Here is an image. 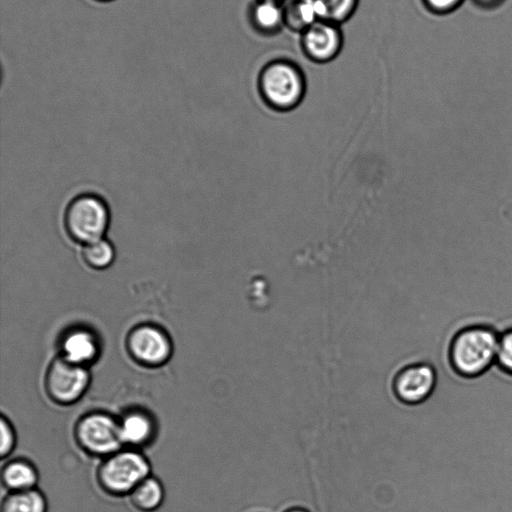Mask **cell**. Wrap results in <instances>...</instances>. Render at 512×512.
<instances>
[{"instance_id": "cell-20", "label": "cell", "mask_w": 512, "mask_h": 512, "mask_svg": "<svg viewBox=\"0 0 512 512\" xmlns=\"http://www.w3.org/2000/svg\"><path fill=\"white\" fill-rule=\"evenodd\" d=\"M1 457L5 458L14 449L16 443V435L11 423L2 416L1 418Z\"/></svg>"}, {"instance_id": "cell-18", "label": "cell", "mask_w": 512, "mask_h": 512, "mask_svg": "<svg viewBox=\"0 0 512 512\" xmlns=\"http://www.w3.org/2000/svg\"><path fill=\"white\" fill-rule=\"evenodd\" d=\"M324 20L341 25L355 13L359 0H319Z\"/></svg>"}, {"instance_id": "cell-19", "label": "cell", "mask_w": 512, "mask_h": 512, "mask_svg": "<svg viewBox=\"0 0 512 512\" xmlns=\"http://www.w3.org/2000/svg\"><path fill=\"white\" fill-rule=\"evenodd\" d=\"M496 364L505 372L512 374V329L499 336Z\"/></svg>"}, {"instance_id": "cell-10", "label": "cell", "mask_w": 512, "mask_h": 512, "mask_svg": "<svg viewBox=\"0 0 512 512\" xmlns=\"http://www.w3.org/2000/svg\"><path fill=\"white\" fill-rule=\"evenodd\" d=\"M61 357L87 367L99 355V341L96 335L86 328H73L61 340Z\"/></svg>"}, {"instance_id": "cell-1", "label": "cell", "mask_w": 512, "mask_h": 512, "mask_svg": "<svg viewBox=\"0 0 512 512\" xmlns=\"http://www.w3.org/2000/svg\"><path fill=\"white\" fill-rule=\"evenodd\" d=\"M257 86L263 102L277 112L295 109L306 94V78L302 69L285 58L267 62L258 74Z\"/></svg>"}, {"instance_id": "cell-23", "label": "cell", "mask_w": 512, "mask_h": 512, "mask_svg": "<svg viewBox=\"0 0 512 512\" xmlns=\"http://www.w3.org/2000/svg\"><path fill=\"white\" fill-rule=\"evenodd\" d=\"M285 512H308V511L304 508L294 507V508L287 509Z\"/></svg>"}, {"instance_id": "cell-16", "label": "cell", "mask_w": 512, "mask_h": 512, "mask_svg": "<svg viewBox=\"0 0 512 512\" xmlns=\"http://www.w3.org/2000/svg\"><path fill=\"white\" fill-rule=\"evenodd\" d=\"M133 505L144 512L156 510L163 502L164 489L159 480L148 476L130 493Z\"/></svg>"}, {"instance_id": "cell-15", "label": "cell", "mask_w": 512, "mask_h": 512, "mask_svg": "<svg viewBox=\"0 0 512 512\" xmlns=\"http://www.w3.org/2000/svg\"><path fill=\"white\" fill-rule=\"evenodd\" d=\"M44 495L35 488L9 492L2 502L1 512H46Z\"/></svg>"}, {"instance_id": "cell-2", "label": "cell", "mask_w": 512, "mask_h": 512, "mask_svg": "<svg viewBox=\"0 0 512 512\" xmlns=\"http://www.w3.org/2000/svg\"><path fill=\"white\" fill-rule=\"evenodd\" d=\"M500 334L490 326L462 329L453 339L450 359L461 376L477 377L496 364Z\"/></svg>"}, {"instance_id": "cell-17", "label": "cell", "mask_w": 512, "mask_h": 512, "mask_svg": "<svg viewBox=\"0 0 512 512\" xmlns=\"http://www.w3.org/2000/svg\"><path fill=\"white\" fill-rule=\"evenodd\" d=\"M82 256L88 266L94 269H105L113 263L115 250L108 240L102 238L84 245Z\"/></svg>"}, {"instance_id": "cell-3", "label": "cell", "mask_w": 512, "mask_h": 512, "mask_svg": "<svg viewBox=\"0 0 512 512\" xmlns=\"http://www.w3.org/2000/svg\"><path fill=\"white\" fill-rule=\"evenodd\" d=\"M65 229L76 242L84 245L103 238L109 225V210L106 203L93 194L74 198L66 208Z\"/></svg>"}, {"instance_id": "cell-5", "label": "cell", "mask_w": 512, "mask_h": 512, "mask_svg": "<svg viewBox=\"0 0 512 512\" xmlns=\"http://www.w3.org/2000/svg\"><path fill=\"white\" fill-rule=\"evenodd\" d=\"M79 445L88 453L109 456L120 450L119 421L103 412H92L79 419L75 427Z\"/></svg>"}, {"instance_id": "cell-12", "label": "cell", "mask_w": 512, "mask_h": 512, "mask_svg": "<svg viewBox=\"0 0 512 512\" xmlns=\"http://www.w3.org/2000/svg\"><path fill=\"white\" fill-rule=\"evenodd\" d=\"M283 8L285 26L299 34L314 23L324 20L319 0H286Z\"/></svg>"}, {"instance_id": "cell-14", "label": "cell", "mask_w": 512, "mask_h": 512, "mask_svg": "<svg viewBox=\"0 0 512 512\" xmlns=\"http://www.w3.org/2000/svg\"><path fill=\"white\" fill-rule=\"evenodd\" d=\"M1 477L9 492L33 489L38 481L36 468L24 459L8 462L2 469Z\"/></svg>"}, {"instance_id": "cell-25", "label": "cell", "mask_w": 512, "mask_h": 512, "mask_svg": "<svg viewBox=\"0 0 512 512\" xmlns=\"http://www.w3.org/2000/svg\"><path fill=\"white\" fill-rule=\"evenodd\" d=\"M273 1H277V2H281V3H283V2H285L286 0H273Z\"/></svg>"}, {"instance_id": "cell-9", "label": "cell", "mask_w": 512, "mask_h": 512, "mask_svg": "<svg viewBox=\"0 0 512 512\" xmlns=\"http://www.w3.org/2000/svg\"><path fill=\"white\" fill-rule=\"evenodd\" d=\"M340 25L321 20L300 33V45L305 56L315 63L334 60L343 47Z\"/></svg>"}, {"instance_id": "cell-4", "label": "cell", "mask_w": 512, "mask_h": 512, "mask_svg": "<svg viewBox=\"0 0 512 512\" xmlns=\"http://www.w3.org/2000/svg\"><path fill=\"white\" fill-rule=\"evenodd\" d=\"M148 476L150 464L135 450H119L107 456L98 469L100 485L114 495L130 494Z\"/></svg>"}, {"instance_id": "cell-13", "label": "cell", "mask_w": 512, "mask_h": 512, "mask_svg": "<svg viewBox=\"0 0 512 512\" xmlns=\"http://www.w3.org/2000/svg\"><path fill=\"white\" fill-rule=\"evenodd\" d=\"M120 434L123 444L143 445L152 439L154 434L153 420L144 411H129L119 420Z\"/></svg>"}, {"instance_id": "cell-22", "label": "cell", "mask_w": 512, "mask_h": 512, "mask_svg": "<svg viewBox=\"0 0 512 512\" xmlns=\"http://www.w3.org/2000/svg\"><path fill=\"white\" fill-rule=\"evenodd\" d=\"M476 4L484 8L497 6L503 0H473Z\"/></svg>"}, {"instance_id": "cell-7", "label": "cell", "mask_w": 512, "mask_h": 512, "mask_svg": "<svg viewBox=\"0 0 512 512\" xmlns=\"http://www.w3.org/2000/svg\"><path fill=\"white\" fill-rule=\"evenodd\" d=\"M437 386L435 368L425 362H411L403 366L393 377L394 397L403 405L419 406L430 399Z\"/></svg>"}, {"instance_id": "cell-8", "label": "cell", "mask_w": 512, "mask_h": 512, "mask_svg": "<svg viewBox=\"0 0 512 512\" xmlns=\"http://www.w3.org/2000/svg\"><path fill=\"white\" fill-rule=\"evenodd\" d=\"M127 348L138 363L150 367L166 363L172 354V343L167 333L150 324L139 325L130 331Z\"/></svg>"}, {"instance_id": "cell-11", "label": "cell", "mask_w": 512, "mask_h": 512, "mask_svg": "<svg viewBox=\"0 0 512 512\" xmlns=\"http://www.w3.org/2000/svg\"><path fill=\"white\" fill-rule=\"evenodd\" d=\"M248 19L258 33L265 36L275 35L285 26L283 3L254 0L248 9Z\"/></svg>"}, {"instance_id": "cell-6", "label": "cell", "mask_w": 512, "mask_h": 512, "mask_svg": "<svg viewBox=\"0 0 512 512\" xmlns=\"http://www.w3.org/2000/svg\"><path fill=\"white\" fill-rule=\"evenodd\" d=\"M89 383L87 367L74 364L61 356L51 362L45 377L48 396L54 402L64 405L78 401L88 389Z\"/></svg>"}, {"instance_id": "cell-21", "label": "cell", "mask_w": 512, "mask_h": 512, "mask_svg": "<svg viewBox=\"0 0 512 512\" xmlns=\"http://www.w3.org/2000/svg\"><path fill=\"white\" fill-rule=\"evenodd\" d=\"M430 11L437 14L448 13L456 9L463 0H422Z\"/></svg>"}, {"instance_id": "cell-24", "label": "cell", "mask_w": 512, "mask_h": 512, "mask_svg": "<svg viewBox=\"0 0 512 512\" xmlns=\"http://www.w3.org/2000/svg\"><path fill=\"white\" fill-rule=\"evenodd\" d=\"M95 1H98V2H110V1H114V0H95Z\"/></svg>"}]
</instances>
